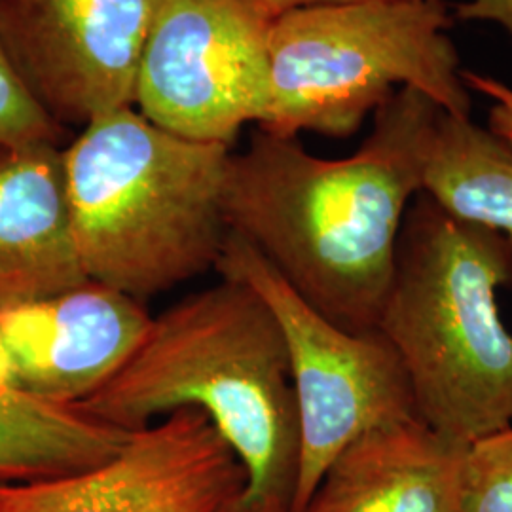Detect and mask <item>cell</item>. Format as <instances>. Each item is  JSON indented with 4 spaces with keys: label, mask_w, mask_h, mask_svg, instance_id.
<instances>
[{
    "label": "cell",
    "mask_w": 512,
    "mask_h": 512,
    "mask_svg": "<svg viewBox=\"0 0 512 512\" xmlns=\"http://www.w3.org/2000/svg\"><path fill=\"white\" fill-rule=\"evenodd\" d=\"M440 114L429 97L401 88L374 112L363 145L340 160L258 129L228 160L230 230L330 323L353 334L378 330Z\"/></svg>",
    "instance_id": "1"
},
{
    "label": "cell",
    "mask_w": 512,
    "mask_h": 512,
    "mask_svg": "<svg viewBox=\"0 0 512 512\" xmlns=\"http://www.w3.org/2000/svg\"><path fill=\"white\" fill-rule=\"evenodd\" d=\"M74 408L122 431L200 410L247 471L241 511L291 512L300 421L289 353L274 313L241 281L222 277L152 317L126 363Z\"/></svg>",
    "instance_id": "2"
},
{
    "label": "cell",
    "mask_w": 512,
    "mask_h": 512,
    "mask_svg": "<svg viewBox=\"0 0 512 512\" xmlns=\"http://www.w3.org/2000/svg\"><path fill=\"white\" fill-rule=\"evenodd\" d=\"M232 147L110 110L63 148L74 249L88 279L143 302L215 270L230 226Z\"/></svg>",
    "instance_id": "3"
},
{
    "label": "cell",
    "mask_w": 512,
    "mask_h": 512,
    "mask_svg": "<svg viewBox=\"0 0 512 512\" xmlns=\"http://www.w3.org/2000/svg\"><path fill=\"white\" fill-rule=\"evenodd\" d=\"M512 243L420 192L406 209L378 330L397 349L418 418L459 444L512 427V332L497 294Z\"/></svg>",
    "instance_id": "4"
},
{
    "label": "cell",
    "mask_w": 512,
    "mask_h": 512,
    "mask_svg": "<svg viewBox=\"0 0 512 512\" xmlns=\"http://www.w3.org/2000/svg\"><path fill=\"white\" fill-rule=\"evenodd\" d=\"M448 2L374 0L294 8L272 19L270 107L262 131L346 139L401 88L469 118L471 92L448 37Z\"/></svg>",
    "instance_id": "5"
},
{
    "label": "cell",
    "mask_w": 512,
    "mask_h": 512,
    "mask_svg": "<svg viewBox=\"0 0 512 512\" xmlns=\"http://www.w3.org/2000/svg\"><path fill=\"white\" fill-rule=\"evenodd\" d=\"M215 270L249 285L283 332L300 421L291 512H302L332 459L349 442L387 423L418 418L410 380L384 332L353 334L330 323L232 230Z\"/></svg>",
    "instance_id": "6"
},
{
    "label": "cell",
    "mask_w": 512,
    "mask_h": 512,
    "mask_svg": "<svg viewBox=\"0 0 512 512\" xmlns=\"http://www.w3.org/2000/svg\"><path fill=\"white\" fill-rule=\"evenodd\" d=\"M251 0H160L141 55L135 105L154 126L232 147L270 107V25Z\"/></svg>",
    "instance_id": "7"
},
{
    "label": "cell",
    "mask_w": 512,
    "mask_h": 512,
    "mask_svg": "<svg viewBox=\"0 0 512 512\" xmlns=\"http://www.w3.org/2000/svg\"><path fill=\"white\" fill-rule=\"evenodd\" d=\"M245 492L230 444L203 412L181 408L92 469L0 484V512H241Z\"/></svg>",
    "instance_id": "8"
},
{
    "label": "cell",
    "mask_w": 512,
    "mask_h": 512,
    "mask_svg": "<svg viewBox=\"0 0 512 512\" xmlns=\"http://www.w3.org/2000/svg\"><path fill=\"white\" fill-rule=\"evenodd\" d=\"M160 0H0V37L38 105L63 128L135 105Z\"/></svg>",
    "instance_id": "9"
},
{
    "label": "cell",
    "mask_w": 512,
    "mask_h": 512,
    "mask_svg": "<svg viewBox=\"0 0 512 512\" xmlns=\"http://www.w3.org/2000/svg\"><path fill=\"white\" fill-rule=\"evenodd\" d=\"M152 317L143 302L97 281L0 310V382L74 406L126 363Z\"/></svg>",
    "instance_id": "10"
},
{
    "label": "cell",
    "mask_w": 512,
    "mask_h": 512,
    "mask_svg": "<svg viewBox=\"0 0 512 512\" xmlns=\"http://www.w3.org/2000/svg\"><path fill=\"white\" fill-rule=\"evenodd\" d=\"M465 450L418 418L370 429L332 459L302 512H461Z\"/></svg>",
    "instance_id": "11"
},
{
    "label": "cell",
    "mask_w": 512,
    "mask_h": 512,
    "mask_svg": "<svg viewBox=\"0 0 512 512\" xmlns=\"http://www.w3.org/2000/svg\"><path fill=\"white\" fill-rule=\"evenodd\" d=\"M88 281L74 249L63 148L0 147V310Z\"/></svg>",
    "instance_id": "12"
},
{
    "label": "cell",
    "mask_w": 512,
    "mask_h": 512,
    "mask_svg": "<svg viewBox=\"0 0 512 512\" xmlns=\"http://www.w3.org/2000/svg\"><path fill=\"white\" fill-rule=\"evenodd\" d=\"M129 433L0 382V484L92 469L112 458Z\"/></svg>",
    "instance_id": "13"
},
{
    "label": "cell",
    "mask_w": 512,
    "mask_h": 512,
    "mask_svg": "<svg viewBox=\"0 0 512 512\" xmlns=\"http://www.w3.org/2000/svg\"><path fill=\"white\" fill-rule=\"evenodd\" d=\"M421 192L454 217L488 226L512 243V148L471 116L440 114Z\"/></svg>",
    "instance_id": "14"
},
{
    "label": "cell",
    "mask_w": 512,
    "mask_h": 512,
    "mask_svg": "<svg viewBox=\"0 0 512 512\" xmlns=\"http://www.w3.org/2000/svg\"><path fill=\"white\" fill-rule=\"evenodd\" d=\"M461 512H512V427L467 444Z\"/></svg>",
    "instance_id": "15"
},
{
    "label": "cell",
    "mask_w": 512,
    "mask_h": 512,
    "mask_svg": "<svg viewBox=\"0 0 512 512\" xmlns=\"http://www.w3.org/2000/svg\"><path fill=\"white\" fill-rule=\"evenodd\" d=\"M63 137L65 128L38 105L0 37V147H59Z\"/></svg>",
    "instance_id": "16"
},
{
    "label": "cell",
    "mask_w": 512,
    "mask_h": 512,
    "mask_svg": "<svg viewBox=\"0 0 512 512\" xmlns=\"http://www.w3.org/2000/svg\"><path fill=\"white\" fill-rule=\"evenodd\" d=\"M469 92L480 93L490 101L488 129L512 148V88L503 80L478 71H463Z\"/></svg>",
    "instance_id": "17"
},
{
    "label": "cell",
    "mask_w": 512,
    "mask_h": 512,
    "mask_svg": "<svg viewBox=\"0 0 512 512\" xmlns=\"http://www.w3.org/2000/svg\"><path fill=\"white\" fill-rule=\"evenodd\" d=\"M452 16L467 23L497 25L512 44V0H465L456 4Z\"/></svg>",
    "instance_id": "18"
},
{
    "label": "cell",
    "mask_w": 512,
    "mask_h": 512,
    "mask_svg": "<svg viewBox=\"0 0 512 512\" xmlns=\"http://www.w3.org/2000/svg\"><path fill=\"white\" fill-rule=\"evenodd\" d=\"M274 14H281L294 8H311V6H332V4H353V2H374V0H251ZM435 2H448V0H435Z\"/></svg>",
    "instance_id": "19"
},
{
    "label": "cell",
    "mask_w": 512,
    "mask_h": 512,
    "mask_svg": "<svg viewBox=\"0 0 512 512\" xmlns=\"http://www.w3.org/2000/svg\"><path fill=\"white\" fill-rule=\"evenodd\" d=\"M241 512H272V511H241Z\"/></svg>",
    "instance_id": "20"
}]
</instances>
